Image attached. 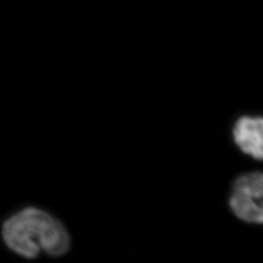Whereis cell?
<instances>
[{
    "mask_svg": "<svg viewBox=\"0 0 263 263\" xmlns=\"http://www.w3.org/2000/svg\"><path fill=\"white\" fill-rule=\"evenodd\" d=\"M228 204L241 221L263 226V172L239 176L231 187Z\"/></svg>",
    "mask_w": 263,
    "mask_h": 263,
    "instance_id": "7a4b0ae2",
    "label": "cell"
},
{
    "mask_svg": "<svg viewBox=\"0 0 263 263\" xmlns=\"http://www.w3.org/2000/svg\"><path fill=\"white\" fill-rule=\"evenodd\" d=\"M232 135L236 145L244 154L263 161V117H240L233 126Z\"/></svg>",
    "mask_w": 263,
    "mask_h": 263,
    "instance_id": "3957f363",
    "label": "cell"
},
{
    "mask_svg": "<svg viewBox=\"0 0 263 263\" xmlns=\"http://www.w3.org/2000/svg\"><path fill=\"white\" fill-rule=\"evenodd\" d=\"M2 237L10 250L27 258H34L41 252L63 255L70 244L65 226L36 208H26L9 217L2 227Z\"/></svg>",
    "mask_w": 263,
    "mask_h": 263,
    "instance_id": "6da1fadb",
    "label": "cell"
}]
</instances>
